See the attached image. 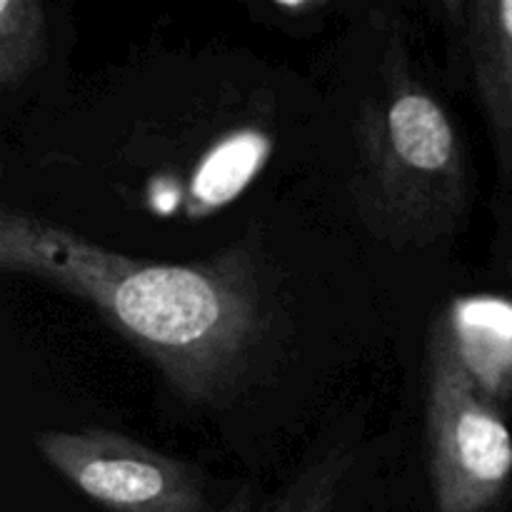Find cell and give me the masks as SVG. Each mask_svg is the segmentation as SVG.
Instances as JSON below:
<instances>
[{
    "label": "cell",
    "mask_w": 512,
    "mask_h": 512,
    "mask_svg": "<svg viewBox=\"0 0 512 512\" xmlns=\"http://www.w3.org/2000/svg\"><path fill=\"white\" fill-rule=\"evenodd\" d=\"M443 13L483 113L498 175L512 183V0H453Z\"/></svg>",
    "instance_id": "cell-5"
},
{
    "label": "cell",
    "mask_w": 512,
    "mask_h": 512,
    "mask_svg": "<svg viewBox=\"0 0 512 512\" xmlns=\"http://www.w3.org/2000/svg\"><path fill=\"white\" fill-rule=\"evenodd\" d=\"M470 373L500 403L512 393V305L498 298H458L443 308Z\"/></svg>",
    "instance_id": "cell-6"
},
{
    "label": "cell",
    "mask_w": 512,
    "mask_h": 512,
    "mask_svg": "<svg viewBox=\"0 0 512 512\" xmlns=\"http://www.w3.org/2000/svg\"><path fill=\"white\" fill-rule=\"evenodd\" d=\"M425 448L435 512H490L508 490L505 405L470 373L443 310L425 338Z\"/></svg>",
    "instance_id": "cell-3"
},
{
    "label": "cell",
    "mask_w": 512,
    "mask_h": 512,
    "mask_svg": "<svg viewBox=\"0 0 512 512\" xmlns=\"http://www.w3.org/2000/svg\"><path fill=\"white\" fill-rule=\"evenodd\" d=\"M380 83L353 123L350 198L365 233L393 250H425L460 233L473 203L463 133L390 38Z\"/></svg>",
    "instance_id": "cell-2"
},
{
    "label": "cell",
    "mask_w": 512,
    "mask_h": 512,
    "mask_svg": "<svg viewBox=\"0 0 512 512\" xmlns=\"http://www.w3.org/2000/svg\"><path fill=\"white\" fill-rule=\"evenodd\" d=\"M0 270L93 308L195 408H225L248 393L288 340L280 283L245 240L190 263H158L5 203Z\"/></svg>",
    "instance_id": "cell-1"
},
{
    "label": "cell",
    "mask_w": 512,
    "mask_h": 512,
    "mask_svg": "<svg viewBox=\"0 0 512 512\" xmlns=\"http://www.w3.org/2000/svg\"><path fill=\"white\" fill-rule=\"evenodd\" d=\"M220 512H253V490L248 485L238 488L233 498L220 508Z\"/></svg>",
    "instance_id": "cell-9"
},
{
    "label": "cell",
    "mask_w": 512,
    "mask_h": 512,
    "mask_svg": "<svg viewBox=\"0 0 512 512\" xmlns=\"http://www.w3.org/2000/svg\"><path fill=\"white\" fill-rule=\"evenodd\" d=\"M48 10L38 0L0 3V85L15 90L48 58Z\"/></svg>",
    "instance_id": "cell-8"
},
{
    "label": "cell",
    "mask_w": 512,
    "mask_h": 512,
    "mask_svg": "<svg viewBox=\"0 0 512 512\" xmlns=\"http://www.w3.org/2000/svg\"><path fill=\"white\" fill-rule=\"evenodd\" d=\"M353 463L348 448L333 445L305 460L255 512H335Z\"/></svg>",
    "instance_id": "cell-7"
},
{
    "label": "cell",
    "mask_w": 512,
    "mask_h": 512,
    "mask_svg": "<svg viewBox=\"0 0 512 512\" xmlns=\"http://www.w3.org/2000/svg\"><path fill=\"white\" fill-rule=\"evenodd\" d=\"M33 448L50 470L108 512H210L200 468L118 430H38Z\"/></svg>",
    "instance_id": "cell-4"
}]
</instances>
